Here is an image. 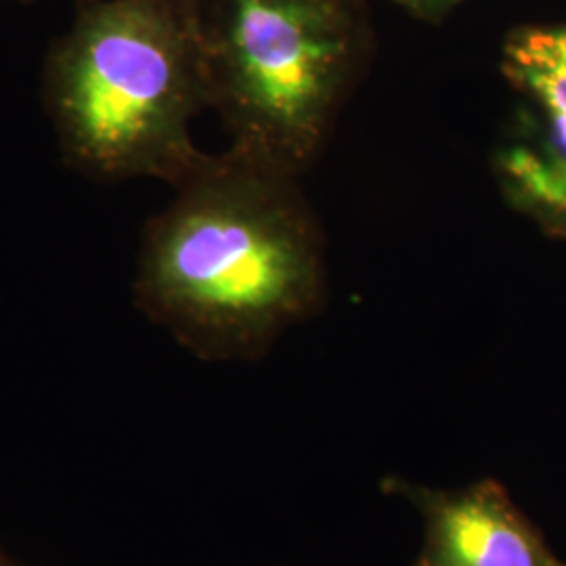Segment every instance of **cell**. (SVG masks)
<instances>
[{
	"mask_svg": "<svg viewBox=\"0 0 566 566\" xmlns=\"http://www.w3.org/2000/svg\"><path fill=\"white\" fill-rule=\"evenodd\" d=\"M397 2H401L405 7H411V9H418V11H439L455 0H397Z\"/></svg>",
	"mask_w": 566,
	"mask_h": 566,
	"instance_id": "obj_7",
	"label": "cell"
},
{
	"mask_svg": "<svg viewBox=\"0 0 566 566\" xmlns=\"http://www.w3.org/2000/svg\"><path fill=\"white\" fill-rule=\"evenodd\" d=\"M504 72L546 114H566V25L516 34L506 44Z\"/></svg>",
	"mask_w": 566,
	"mask_h": 566,
	"instance_id": "obj_6",
	"label": "cell"
},
{
	"mask_svg": "<svg viewBox=\"0 0 566 566\" xmlns=\"http://www.w3.org/2000/svg\"><path fill=\"white\" fill-rule=\"evenodd\" d=\"M0 566H25L18 563V560H13L9 554H4L2 549H0Z\"/></svg>",
	"mask_w": 566,
	"mask_h": 566,
	"instance_id": "obj_8",
	"label": "cell"
},
{
	"mask_svg": "<svg viewBox=\"0 0 566 566\" xmlns=\"http://www.w3.org/2000/svg\"><path fill=\"white\" fill-rule=\"evenodd\" d=\"M296 175L206 154L143 229L133 298L203 361H254L327 296L324 229Z\"/></svg>",
	"mask_w": 566,
	"mask_h": 566,
	"instance_id": "obj_1",
	"label": "cell"
},
{
	"mask_svg": "<svg viewBox=\"0 0 566 566\" xmlns=\"http://www.w3.org/2000/svg\"><path fill=\"white\" fill-rule=\"evenodd\" d=\"M507 198L537 219L566 229V114H546L544 126L500 158Z\"/></svg>",
	"mask_w": 566,
	"mask_h": 566,
	"instance_id": "obj_5",
	"label": "cell"
},
{
	"mask_svg": "<svg viewBox=\"0 0 566 566\" xmlns=\"http://www.w3.org/2000/svg\"><path fill=\"white\" fill-rule=\"evenodd\" d=\"M397 485L424 518L416 566H566L497 481L462 489Z\"/></svg>",
	"mask_w": 566,
	"mask_h": 566,
	"instance_id": "obj_4",
	"label": "cell"
},
{
	"mask_svg": "<svg viewBox=\"0 0 566 566\" xmlns=\"http://www.w3.org/2000/svg\"><path fill=\"white\" fill-rule=\"evenodd\" d=\"M212 107L229 147L301 177L350 97L361 39L344 0L200 2Z\"/></svg>",
	"mask_w": 566,
	"mask_h": 566,
	"instance_id": "obj_3",
	"label": "cell"
},
{
	"mask_svg": "<svg viewBox=\"0 0 566 566\" xmlns=\"http://www.w3.org/2000/svg\"><path fill=\"white\" fill-rule=\"evenodd\" d=\"M42 99L82 177L175 187L206 156L191 126L212 107L200 0H84L46 60Z\"/></svg>",
	"mask_w": 566,
	"mask_h": 566,
	"instance_id": "obj_2",
	"label": "cell"
}]
</instances>
